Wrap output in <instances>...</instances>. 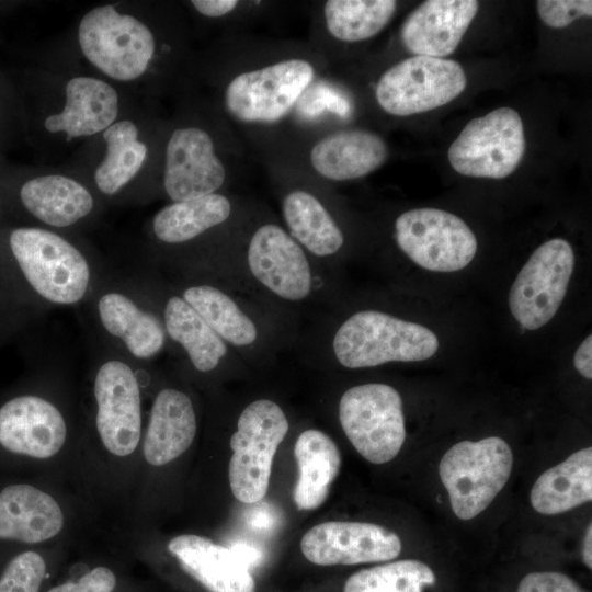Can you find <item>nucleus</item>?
<instances>
[{
  "label": "nucleus",
  "mask_w": 592,
  "mask_h": 592,
  "mask_svg": "<svg viewBox=\"0 0 592 592\" xmlns=\"http://www.w3.org/2000/svg\"><path fill=\"white\" fill-rule=\"evenodd\" d=\"M396 9L394 0H329L322 5L323 25L334 39L357 43L383 31Z\"/></svg>",
  "instance_id": "32"
},
{
  "label": "nucleus",
  "mask_w": 592,
  "mask_h": 592,
  "mask_svg": "<svg viewBox=\"0 0 592 592\" xmlns=\"http://www.w3.org/2000/svg\"><path fill=\"white\" fill-rule=\"evenodd\" d=\"M517 592H584L568 576L543 571L526 574L517 587Z\"/></svg>",
  "instance_id": "36"
},
{
  "label": "nucleus",
  "mask_w": 592,
  "mask_h": 592,
  "mask_svg": "<svg viewBox=\"0 0 592 592\" xmlns=\"http://www.w3.org/2000/svg\"><path fill=\"white\" fill-rule=\"evenodd\" d=\"M14 197L21 210L53 228L71 227L88 217L94 208L90 191L78 181L60 174L24 180Z\"/></svg>",
  "instance_id": "20"
},
{
  "label": "nucleus",
  "mask_w": 592,
  "mask_h": 592,
  "mask_svg": "<svg viewBox=\"0 0 592 592\" xmlns=\"http://www.w3.org/2000/svg\"><path fill=\"white\" fill-rule=\"evenodd\" d=\"M103 276L80 248L50 229H0V306L23 326L50 308L86 304Z\"/></svg>",
  "instance_id": "1"
},
{
  "label": "nucleus",
  "mask_w": 592,
  "mask_h": 592,
  "mask_svg": "<svg viewBox=\"0 0 592 592\" xmlns=\"http://www.w3.org/2000/svg\"><path fill=\"white\" fill-rule=\"evenodd\" d=\"M512 466L511 447L501 437L453 445L440 462L439 475L455 515L470 520L486 510L505 486Z\"/></svg>",
  "instance_id": "6"
},
{
  "label": "nucleus",
  "mask_w": 592,
  "mask_h": 592,
  "mask_svg": "<svg viewBox=\"0 0 592 592\" xmlns=\"http://www.w3.org/2000/svg\"><path fill=\"white\" fill-rule=\"evenodd\" d=\"M300 548L315 565H356L395 559L401 551V540L377 524L330 521L308 530Z\"/></svg>",
  "instance_id": "15"
},
{
  "label": "nucleus",
  "mask_w": 592,
  "mask_h": 592,
  "mask_svg": "<svg viewBox=\"0 0 592 592\" xmlns=\"http://www.w3.org/2000/svg\"><path fill=\"white\" fill-rule=\"evenodd\" d=\"M169 551L182 569L210 592H254L255 582L229 548L209 538L184 534L172 538Z\"/></svg>",
  "instance_id": "22"
},
{
  "label": "nucleus",
  "mask_w": 592,
  "mask_h": 592,
  "mask_svg": "<svg viewBox=\"0 0 592 592\" xmlns=\"http://www.w3.org/2000/svg\"><path fill=\"white\" fill-rule=\"evenodd\" d=\"M24 326L0 306V348Z\"/></svg>",
  "instance_id": "41"
},
{
  "label": "nucleus",
  "mask_w": 592,
  "mask_h": 592,
  "mask_svg": "<svg viewBox=\"0 0 592 592\" xmlns=\"http://www.w3.org/2000/svg\"><path fill=\"white\" fill-rule=\"evenodd\" d=\"M229 549L248 569L258 566L262 560V553L251 544L239 542Z\"/></svg>",
  "instance_id": "40"
},
{
  "label": "nucleus",
  "mask_w": 592,
  "mask_h": 592,
  "mask_svg": "<svg viewBox=\"0 0 592 592\" xmlns=\"http://www.w3.org/2000/svg\"><path fill=\"white\" fill-rule=\"evenodd\" d=\"M524 126L511 107L496 109L467 123L447 151L452 168L473 178L503 179L525 152Z\"/></svg>",
  "instance_id": "11"
},
{
  "label": "nucleus",
  "mask_w": 592,
  "mask_h": 592,
  "mask_svg": "<svg viewBox=\"0 0 592 592\" xmlns=\"http://www.w3.org/2000/svg\"><path fill=\"white\" fill-rule=\"evenodd\" d=\"M339 420L354 448L374 464L395 458L406 439L401 397L386 384L348 389L339 402Z\"/></svg>",
  "instance_id": "9"
},
{
  "label": "nucleus",
  "mask_w": 592,
  "mask_h": 592,
  "mask_svg": "<svg viewBox=\"0 0 592 592\" xmlns=\"http://www.w3.org/2000/svg\"><path fill=\"white\" fill-rule=\"evenodd\" d=\"M46 572V563L35 551L15 556L0 578V592H38Z\"/></svg>",
  "instance_id": "34"
},
{
  "label": "nucleus",
  "mask_w": 592,
  "mask_h": 592,
  "mask_svg": "<svg viewBox=\"0 0 592 592\" xmlns=\"http://www.w3.org/2000/svg\"><path fill=\"white\" fill-rule=\"evenodd\" d=\"M332 349L342 366L363 368L430 358L436 353L439 341L433 331L419 323L376 310H363L339 327Z\"/></svg>",
  "instance_id": "4"
},
{
  "label": "nucleus",
  "mask_w": 592,
  "mask_h": 592,
  "mask_svg": "<svg viewBox=\"0 0 592 592\" xmlns=\"http://www.w3.org/2000/svg\"><path fill=\"white\" fill-rule=\"evenodd\" d=\"M78 38L86 58L114 80L140 77L155 55L156 41L150 29L114 5L96 7L82 18Z\"/></svg>",
  "instance_id": "8"
},
{
  "label": "nucleus",
  "mask_w": 592,
  "mask_h": 592,
  "mask_svg": "<svg viewBox=\"0 0 592 592\" xmlns=\"http://www.w3.org/2000/svg\"><path fill=\"white\" fill-rule=\"evenodd\" d=\"M62 411L46 397L20 392L0 403V445L10 453L45 459L67 439Z\"/></svg>",
  "instance_id": "16"
},
{
  "label": "nucleus",
  "mask_w": 592,
  "mask_h": 592,
  "mask_svg": "<svg viewBox=\"0 0 592 592\" xmlns=\"http://www.w3.org/2000/svg\"><path fill=\"white\" fill-rule=\"evenodd\" d=\"M574 265L570 243L555 238L540 244L513 282L509 307L525 330H536L553 319L568 289Z\"/></svg>",
  "instance_id": "13"
},
{
  "label": "nucleus",
  "mask_w": 592,
  "mask_h": 592,
  "mask_svg": "<svg viewBox=\"0 0 592 592\" xmlns=\"http://www.w3.org/2000/svg\"><path fill=\"white\" fill-rule=\"evenodd\" d=\"M106 156L94 173L99 191L115 195L138 173L147 158V146L138 139L136 125L128 119L112 124L103 132Z\"/></svg>",
  "instance_id": "31"
},
{
  "label": "nucleus",
  "mask_w": 592,
  "mask_h": 592,
  "mask_svg": "<svg viewBox=\"0 0 592 592\" xmlns=\"http://www.w3.org/2000/svg\"><path fill=\"white\" fill-rule=\"evenodd\" d=\"M435 576L422 561L405 559L360 570L348 578L343 592H423Z\"/></svg>",
  "instance_id": "33"
},
{
  "label": "nucleus",
  "mask_w": 592,
  "mask_h": 592,
  "mask_svg": "<svg viewBox=\"0 0 592 592\" xmlns=\"http://www.w3.org/2000/svg\"><path fill=\"white\" fill-rule=\"evenodd\" d=\"M388 156L385 140L360 128L341 129L320 137L308 155L312 170L330 181L365 177L384 164Z\"/></svg>",
  "instance_id": "19"
},
{
  "label": "nucleus",
  "mask_w": 592,
  "mask_h": 592,
  "mask_svg": "<svg viewBox=\"0 0 592 592\" xmlns=\"http://www.w3.org/2000/svg\"><path fill=\"white\" fill-rule=\"evenodd\" d=\"M298 478L294 502L299 510H315L327 499L341 467V454L334 441L316 429L299 434L294 446Z\"/></svg>",
  "instance_id": "25"
},
{
  "label": "nucleus",
  "mask_w": 592,
  "mask_h": 592,
  "mask_svg": "<svg viewBox=\"0 0 592 592\" xmlns=\"http://www.w3.org/2000/svg\"><path fill=\"white\" fill-rule=\"evenodd\" d=\"M251 274L276 296L298 301L311 292L312 274L304 249L276 224L260 226L250 238Z\"/></svg>",
  "instance_id": "17"
},
{
  "label": "nucleus",
  "mask_w": 592,
  "mask_h": 592,
  "mask_svg": "<svg viewBox=\"0 0 592 592\" xmlns=\"http://www.w3.org/2000/svg\"><path fill=\"white\" fill-rule=\"evenodd\" d=\"M180 295L225 342L236 346L255 342L258 329L253 320L218 287L190 284Z\"/></svg>",
  "instance_id": "30"
},
{
  "label": "nucleus",
  "mask_w": 592,
  "mask_h": 592,
  "mask_svg": "<svg viewBox=\"0 0 592 592\" xmlns=\"http://www.w3.org/2000/svg\"><path fill=\"white\" fill-rule=\"evenodd\" d=\"M86 304L103 344L136 364L163 351L168 338L161 316L137 280L103 276Z\"/></svg>",
  "instance_id": "2"
},
{
  "label": "nucleus",
  "mask_w": 592,
  "mask_h": 592,
  "mask_svg": "<svg viewBox=\"0 0 592 592\" xmlns=\"http://www.w3.org/2000/svg\"><path fill=\"white\" fill-rule=\"evenodd\" d=\"M231 210V202L220 193L172 202L153 216L152 234L166 244L185 243L225 223Z\"/></svg>",
  "instance_id": "29"
},
{
  "label": "nucleus",
  "mask_w": 592,
  "mask_h": 592,
  "mask_svg": "<svg viewBox=\"0 0 592 592\" xmlns=\"http://www.w3.org/2000/svg\"><path fill=\"white\" fill-rule=\"evenodd\" d=\"M118 115V95L107 82L92 77H75L66 86V103L60 113L45 119L50 133L64 132L68 139L104 132Z\"/></svg>",
  "instance_id": "24"
},
{
  "label": "nucleus",
  "mask_w": 592,
  "mask_h": 592,
  "mask_svg": "<svg viewBox=\"0 0 592 592\" xmlns=\"http://www.w3.org/2000/svg\"><path fill=\"white\" fill-rule=\"evenodd\" d=\"M288 431L282 408L269 399L249 403L231 435L228 477L232 494L251 504L266 494L274 455Z\"/></svg>",
  "instance_id": "7"
},
{
  "label": "nucleus",
  "mask_w": 592,
  "mask_h": 592,
  "mask_svg": "<svg viewBox=\"0 0 592 592\" xmlns=\"http://www.w3.org/2000/svg\"><path fill=\"white\" fill-rule=\"evenodd\" d=\"M227 171L215 143L205 129L180 127L166 147L163 189L172 202L202 197L224 185Z\"/></svg>",
  "instance_id": "14"
},
{
  "label": "nucleus",
  "mask_w": 592,
  "mask_h": 592,
  "mask_svg": "<svg viewBox=\"0 0 592 592\" xmlns=\"http://www.w3.org/2000/svg\"><path fill=\"white\" fill-rule=\"evenodd\" d=\"M282 214L288 234L317 257L337 253L344 242L339 225L322 202L309 191L295 189L282 201Z\"/></svg>",
  "instance_id": "28"
},
{
  "label": "nucleus",
  "mask_w": 592,
  "mask_h": 592,
  "mask_svg": "<svg viewBox=\"0 0 592 592\" xmlns=\"http://www.w3.org/2000/svg\"><path fill=\"white\" fill-rule=\"evenodd\" d=\"M401 251L419 266L455 272L467 266L477 251V239L458 216L437 208H414L395 221Z\"/></svg>",
  "instance_id": "12"
},
{
  "label": "nucleus",
  "mask_w": 592,
  "mask_h": 592,
  "mask_svg": "<svg viewBox=\"0 0 592 592\" xmlns=\"http://www.w3.org/2000/svg\"><path fill=\"white\" fill-rule=\"evenodd\" d=\"M573 363L577 371L588 379L592 378V337L589 335L577 349Z\"/></svg>",
  "instance_id": "39"
},
{
  "label": "nucleus",
  "mask_w": 592,
  "mask_h": 592,
  "mask_svg": "<svg viewBox=\"0 0 592 592\" xmlns=\"http://www.w3.org/2000/svg\"><path fill=\"white\" fill-rule=\"evenodd\" d=\"M583 561L588 568H592V526L589 524L583 542Z\"/></svg>",
  "instance_id": "43"
},
{
  "label": "nucleus",
  "mask_w": 592,
  "mask_h": 592,
  "mask_svg": "<svg viewBox=\"0 0 592 592\" xmlns=\"http://www.w3.org/2000/svg\"><path fill=\"white\" fill-rule=\"evenodd\" d=\"M536 9L542 22L553 29L566 27L582 16H592L590 0H538Z\"/></svg>",
  "instance_id": "35"
},
{
  "label": "nucleus",
  "mask_w": 592,
  "mask_h": 592,
  "mask_svg": "<svg viewBox=\"0 0 592 592\" xmlns=\"http://www.w3.org/2000/svg\"><path fill=\"white\" fill-rule=\"evenodd\" d=\"M167 338L185 353L200 373H210L227 355L226 342L178 294L168 296L159 311Z\"/></svg>",
  "instance_id": "26"
},
{
  "label": "nucleus",
  "mask_w": 592,
  "mask_h": 592,
  "mask_svg": "<svg viewBox=\"0 0 592 592\" xmlns=\"http://www.w3.org/2000/svg\"><path fill=\"white\" fill-rule=\"evenodd\" d=\"M94 358L92 392L98 434L110 453L127 456L138 446L143 430L138 364L106 344Z\"/></svg>",
  "instance_id": "5"
},
{
  "label": "nucleus",
  "mask_w": 592,
  "mask_h": 592,
  "mask_svg": "<svg viewBox=\"0 0 592 592\" xmlns=\"http://www.w3.org/2000/svg\"><path fill=\"white\" fill-rule=\"evenodd\" d=\"M274 515L271 514L266 504L257 506L248 514V522L251 526L258 528H269L273 524Z\"/></svg>",
  "instance_id": "42"
},
{
  "label": "nucleus",
  "mask_w": 592,
  "mask_h": 592,
  "mask_svg": "<svg viewBox=\"0 0 592 592\" xmlns=\"http://www.w3.org/2000/svg\"><path fill=\"white\" fill-rule=\"evenodd\" d=\"M237 0H193L191 4L202 15L208 18H223L239 8Z\"/></svg>",
  "instance_id": "38"
},
{
  "label": "nucleus",
  "mask_w": 592,
  "mask_h": 592,
  "mask_svg": "<svg viewBox=\"0 0 592 592\" xmlns=\"http://www.w3.org/2000/svg\"><path fill=\"white\" fill-rule=\"evenodd\" d=\"M592 500V448L571 454L534 482L531 503L546 515L559 514Z\"/></svg>",
  "instance_id": "27"
},
{
  "label": "nucleus",
  "mask_w": 592,
  "mask_h": 592,
  "mask_svg": "<svg viewBox=\"0 0 592 592\" xmlns=\"http://www.w3.org/2000/svg\"><path fill=\"white\" fill-rule=\"evenodd\" d=\"M316 76V65L304 56L247 68L227 82L223 93L225 110L243 125H274L293 111Z\"/></svg>",
  "instance_id": "3"
},
{
  "label": "nucleus",
  "mask_w": 592,
  "mask_h": 592,
  "mask_svg": "<svg viewBox=\"0 0 592 592\" xmlns=\"http://www.w3.org/2000/svg\"><path fill=\"white\" fill-rule=\"evenodd\" d=\"M62 526L59 504L43 490L15 483L0 491V539L36 544L56 536Z\"/></svg>",
  "instance_id": "23"
},
{
  "label": "nucleus",
  "mask_w": 592,
  "mask_h": 592,
  "mask_svg": "<svg viewBox=\"0 0 592 592\" xmlns=\"http://www.w3.org/2000/svg\"><path fill=\"white\" fill-rule=\"evenodd\" d=\"M478 8L476 0L424 1L402 23L401 42L415 56H448L458 47Z\"/></svg>",
  "instance_id": "18"
},
{
  "label": "nucleus",
  "mask_w": 592,
  "mask_h": 592,
  "mask_svg": "<svg viewBox=\"0 0 592 592\" xmlns=\"http://www.w3.org/2000/svg\"><path fill=\"white\" fill-rule=\"evenodd\" d=\"M197 430L191 398L167 387L156 395L145 432L143 452L153 466L166 465L182 455L193 443Z\"/></svg>",
  "instance_id": "21"
},
{
  "label": "nucleus",
  "mask_w": 592,
  "mask_h": 592,
  "mask_svg": "<svg viewBox=\"0 0 592 592\" xmlns=\"http://www.w3.org/2000/svg\"><path fill=\"white\" fill-rule=\"evenodd\" d=\"M116 585L114 573L106 567H96L83 574L77 582H66L48 592H113Z\"/></svg>",
  "instance_id": "37"
},
{
  "label": "nucleus",
  "mask_w": 592,
  "mask_h": 592,
  "mask_svg": "<svg viewBox=\"0 0 592 592\" xmlns=\"http://www.w3.org/2000/svg\"><path fill=\"white\" fill-rule=\"evenodd\" d=\"M463 67L455 60L413 56L388 68L378 79L375 98L394 116H409L443 106L466 88Z\"/></svg>",
  "instance_id": "10"
}]
</instances>
